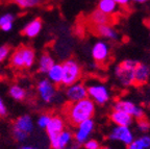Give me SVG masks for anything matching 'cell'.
Here are the masks:
<instances>
[{"mask_svg": "<svg viewBox=\"0 0 150 149\" xmlns=\"http://www.w3.org/2000/svg\"><path fill=\"white\" fill-rule=\"evenodd\" d=\"M96 111V103L89 97L82 100L69 103L65 107V117L72 126L78 125L81 122L89 120L94 117Z\"/></svg>", "mask_w": 150, "mask_h": 149, "instance_id": "1", "label": "cell"}, {"mask_svg": "<svg viewBox=\"0 0 150 149\" xmlns=\"http://www.w3.org/2000/svg\"><path fill=\"white\" fill-rule=\"evenodd\" d=\"M35 62V51L28 46L19 47L9 55V63L15 69H30Z\"/></svg>", "mask_w": 150, "mask_h": 149, "instance_id": "2", "label": "cell"}, {"mask_svg": "<svg viewBox=\"0 0 150 149\" xmlns=\"http://www.w3.org/2000/svg\"><path fill=\"white\" fill-rule=\"evenodd\" d=\"M35 131V122L30 115L24 114L15 120L12 126V136L18 143H24Z\"/></svg>", "mask_w": 150, "mask_h": 149, "instance_id": "3", "label": "cell"}, {"mask_svg": "<svg viewBox=\"0 0 150 149\" xmlns=\"http://www.w3.org/2000/svg\"><path fill=\"white\" fill-rule=\"evenodd\" d=\"M138 62L134 60H124L114 69V76L121 87H130L134 84V70Z\"/></svg>", "mask_w": 150, "mask_h": 149, "instance_id": "4", "label": "cell"}, {"mask_svg": "<svg viewBox=\"0 0 150 149\" xmlns=\"http://www.w3.org/2000/svg\"><path fill=\"white\" fill-rule=\"evenodd\" d=\"M63 80H62V86L68 87L71 84L78 82L81 78L82 70L81 66L79 65L76 60L74 58H69L66 60L63 64Z\"/></svg>", "mask_w": 150, "mask_h": 149, "instance_id": "5", "label": "cell"}, {"mask_svg": "<svg viewBox=\"0 0 150 149\" xmlns=\"http://www.w3.org/2000/svg\"><path fill=\"white\" fill-rule=\"evenodd\" d=\"M88 97L96 103V105H105L110 101V90L100 82H91L87 86Z\"/></svg>", "mask_w": 150, "mask_h": 149, "instance_id": "6", "label": "cell"}, {"mask_svg": "<svg viewBox=\"0 0 150 149\" xmlns=\"http://www.w3.org/2000/svg\"><path fill=\"white\" fill-rule=\"evenodd\" d=\"M37 93L40 100L45 104H52L56 102L59 97V92L54 84H52L49 79L41 78L37 82Z\"/></svg>", "mask_w": 150, "mask_h": 149, "instance_id": "7", "label": "cell"}, {"mask_svg": "<svg viewBox=\"0 0 150 149\" xmlns=\"http://www.w3.org/2000/svg\"><path fill=\"white\" fill-rule=\"evenodd\" d=\"M91 55L93 61L98 65L108 63L110 57V45L105 40H98L92 46Z\"/></svg>", "mask_w": 150, "mask_h": 149, "instance_id": "8", "label": "cell"}, {"mask_svg": "<svg viewBox=\"0 0 150 149\" xmlns=\"http://www.w3.org/2000/svg\"><path fill=\"white\" fill-rule=\"evenodd\" d=\"M94 129H95V122H94L93 118L86 120V121L76 125L74 133H73L74 142L82 146L89 139H91L92 135L94 133Z\"/></svg>", "mask_w": 150, "mask_h": 149, "instance_id": "9", "label": "cell"}, {"mask_svg": "<svg viewBox=\"0 0 150 149\" xmlns=\"http://www.w3.org/2000/svg\"><path fill=\"white\" fill-rule=\"evenodd\" d=\"M108 139L114 142H120L121 144L128 146L136 139L134 131L130 126H117L115 125L108 133Z\"/></svg>", "mask_w": 150, "mask_h": 149, "instance_id": "10", "label": "cell"}, {"mask_svg": "<svg viewBox=\"0 0 150 149\" xmlns=\"http://www.w3.org/2000/svg\"><path fill=\"white\" fill-rule=\"evenodd\" d=\"M112 110L123 111V112L131 115L134 117V119H137V120L143 119L145 117L143 107H141L140 105H138L137 103H134L132 100H129V99H119V100H117L112 105Z\"/></svg>", "mask_w": 150, "mask_h": 149, "instance_id": "11", "label": "cell"}, {"mask_svg": "<svg viewBox=\"0 0 150 149\" xmlns=\"http://www.w3.org/2000/svg\"><path fill=\"white\" fill-rule=\"evenodd\" d=\"M64 96L69 103L82 100L88 97V88L83 82H75L71 86L65 87Z\"/></svg>", "mask_w": 150, "mask_h": 149, "instance_id": "12", "label": "cell"}, {"mask_svg": "<svg viewBox=\"0 0 150 149\" xmlns=\"http://www.w3.org/2000/svg\"><path fill=\"white\" fill-rule=\"evenodd\" d=\"M74 142V135L70 129H64L56 137L49 139L51 149H68L72 143Z\"/></svg>", "mask_w": 150, "mask_h": 149, "instance_id": "13", "label": "cell"}, {"mask_svg": "<svg viewBox=\"0 0 150 149\" xmlns=\"http://www.w3.org/2000/svg\"><path fill=\"white\" fill-rule=\"evenodd\" d=\"M66 128V120L59 115H54L51 117L49 124L46 127V133L48 136V139L56 137V136L61 133L62 131Z\"/></svg>", "mask_w": 150, "mask_h": 149, "instance_id": "14", "label": "cell"}, {"mask_svg": "<svg viewBox=\"0 0 150 149\" xmlns=\"http://www.w3.org/2000/svg\"><path fill=\"white\" fill-rule=\"evenodd\" d=\"M110 119L114 125L117 126H131L134 123V117L123 111L112 110L110 114Z\"/></svg>", "mask_w": 150, "mask_h": 149, "instance_id": "15", "label": "cell"}, {"mask_svg": "<svg viewBox=\"0 0 150 149\" xmlns=\"http://www.w3.org/2000/svg\"><path fill=\"white\" fill-rule=\"evenodd\" d=\"M94 31L96 33L97 35H99L105 41H118L119 40V33L110 24L94 26Z\"/></svg>", "mask_w": 150, "mask_h": 149, "instance_id": "16", "label": "cell"}, {"mask_svg": "<svg viewBox=\"0 0 150 149\" xmlns=\"http://www.w3.org/2000/svg\"><path fill=\"white\" fill-rule=\"evenodd\" d=\"M43 28V23L42 20L39 18H35L31 21H29L25 26L23 27V35L28 39H33V38L38 37L40 35V33L42 31Z\"/></svg>", "mask_w": 150, "mask_h": 149, "instance_id": "17", "label": "cell"}, {"mask_svg": "<svg viewBox=\"0 0 150 149\" xmlns=\"http://www.w3.org/2000/svg\"><path fill=\"white\" fill-rule=\"evenodd\" d=\"M150 77V67L145 63L137 64L136 70H134V84H143L148 82Z\"/></svg>", "mask_w": 150, "mask_h": 149, "instance_id": "18", "label": "cell"}, {"mask_svg": "<svg viewBox=\"0 0 150 149\" xmlns=\"http://www.w3.org/2000/svg\"><path fill=\"white\" fill-rule=\"evenodd\" d=\"M54 58L52 57V55H50L49 53H43L39 56V58H37V68L39 73H42V74H46L48 72L50 68L53 66Z\"/></svg>", "mask_w": 150, "mask_h": 149, "instance_id": "19", "label": "cell"}, {"mask_svg": "<svg viewBox=\"0 0 150 149\" xmlns=\"http://www.w3.org/2000/svg\"><path fill=\"white\" fill-rule=\"evenodd\" d=\"M89 21L93 26L103 25V24H110L112 22V16L104 14L103 12L99 11L98 9L92 12L89 16Z\"/></svg>", "mask_w": 150, "mask_h": 149, "instance_id": "20", "label": "cell"}, {"mask_svg": "<svg viewBox=\"0 0 150 149\" xmlns=\"http://www.w3.org/2000/svg\"><path fill=\"white\" fill-rule=\"evenodd\" d=\"M46 75L47 78L55 86L62 84V80H63V66L62 64L54 63L53 66L46 73Z\"/></svg>", "mask_w": 150, "mask_h": 149, "instance_id": "21", "label": "cell"}, {"mask_svg": "<svg viewBox=\"0 0 150 149\" xmlns=\"http://www.w3.org/2000/svg\"><path fill=\"white\" fill-rule=\"evenodd\" d=\"M8 95L15 101L20 102V101H23L27 97V91L20 84H14L8 88Z\"/></svg>", "mask_w": 150, "mask_h": 149, "instance_id": "22", "label": "cell"}, {"mask_svg": "<svg viewBox=\"0 0 150 149\" xmlns=\"http://www.w3.org/2000/svg\"><path fill=\"white\" fill-rule=\"evenodd\" d=\"M118 6L119 5L114 0H99L97 9L103 12L104 14L112 16L118 12Z\"/></svg>", "mask_w": 150, "mask_h": 149, "instance_id": "23", "label": "cell"}, {"mask_svg": "<svg viewBox=\"0 0 150 149\" xmlns=\"http://www.w3.org/2000/svg\"><path fill=\"white\" fill-rule=\"evenodd\" d=\"M126 149H150V136L143 135L137 138Z\"/></svg>", "mask_w": 150, "mask_h": 149, "instance_id": "24", "label": "cell"}, {"mask_svg": "<svg viewBox=\"0 0 150 149\" xmlns=\"http://www.w3.org/2000/svg\"><path fill=\"white\" fill-rule=\"evenodd\" d=\"M15 17L11 13H6L0 16V29L4 33H8L14 27Z\"/></svg>", "mask_w": 150, "mask_h": 149, "instance_id": "25", "label": "cell"}, {"mask_svg": "<svg viewBox=\"0 0 150 149\" xmlns=\"http://www.w3.org/2000/svg\"><path fill=\"white\" fill-rule=\"evenodd\" d=\"M51 117L52 115L48 114V113H43V114H41L40 116L37 118V126L40 129H46V127L48 126V124H49L50 120H51Z\"/></svg>", "mask_w": 150, "mask_h": 149, "instance_id": "26", "label": "cell"}, {"mask_svg": "<svg viewBox=\"0 0 150 149\" xmlns=\"http://www.w3.org/2000/svg\"><path fill=\"white\" fill-rule=\"evenodd\" d=\"M21 9H31L41 3V0H13Z\"/></svg>", "mask_w": 150, "mask_h": 149, "instance_id": "27", "label": "cell"}, {"mask_svg": "<svg viewBox=\"0 0 150 149\" xmlns=\"http://www.w3.org/2000/svg\"><path fill=\"white\" fill-rule=\"evenodd\" d=\"M137 129L141 133H147L150 131V123L146 119H140V120H138V123H137Z\"/></svg>", "mask_w": 150, "mask_h": 149, "instance_id": "28", "label": "cell"}, {"mask_svg": "<svg viewBox=\"0 0 150 149\" xmlns=\"http://www.w3.org/2000/svg\"><path fill=\"white\" fill-rule=\"evenodd\" d=\"M11 55V49L6 45L0 46V65L6 61L8 56Z\"/></svg>", "mask_w": 150, "mask_h": 149, "instance_id": "29", "label": "cell"}, {"mask_svg": "<svg viewBox=\"0 0 150 149\" xmlns=\"http://www.w3.org/2000/svg\"><path fill=\"white\" fill-rule=\"evenodd\" d=\"M82 146H83L84 149H100L101 148L100 142H99L98 140H95V139H93V138L89 139V140L84 143Z\"/></svg>", "mask_w": 150, "mask_h": 149, "instance_id": "30", "label": "cell"}, {"mask_svg": "<svg viewBox=\"0 0 150 149\" xmlns=\"http://www.w3.org/2000/svg\"><path fill=\"white\" fill-rule=\"evenodd\" d=\"M7 115V107L5 104L4 100L2 99V97L0 96V117H4Z\"/></svg>", "mask_w": 150, "mask_h": 149, "instance_id": "31", "label": "cell"}, {"mask_svg": "<svg viewBox=\"0 0 150 149\" xmlns=\"http://www.w3.org/2000/svg\"><path fill=\"white\" fill-rule=\"evenodd\" d=\"M114 1H115L119 6H122V7L128 6L129 3L131 2V0H114Z\"/></svg>", "mask_w": 150, "mask_h": 149, "instance_id": "32", "label": "cell"}, {"mask_svg": "<svg viewBox=\"0 0 150 149\" xmlns=\"http://www.w3.org/2000/svg\"><path fill=\"white\" fill-rule=\"evenodd\" d=\"M17 149H38L35 146L33 145H28V144H22L18 147Z\"/></svg>", "mask_w": 150, "mask_h": 149, "instance_id": "33", "label": "cell"}, {"mask_svg": "<svg viewBox=\"0 0 150 149\" xmlns=\"http://www.w3.org/2000/svg\"><path fill=\"white\" fill-rule=\"evenodd\" d=\"M148 0H131V2H134V3H138V4H142V3H145L147 2Z\"/></svg>", "mask_w": 150, "mask_h": 149, "instance_id": "34", "label": "cell"}, {"mask_svg": "<svg viewBox=\"0 0 150 149\" xmlns=\"http://www.w3.org/2000/svg\"><path fill=\"white\" fill-rule=\"evenodd\" d=\"M102 149H112V147H110V146H105V147H103Z\"/></svg>", "mask_w": 150, "mask_h": 149, "instance_id": "35", "label": "cell"}, {"mask_svg": "<svg viewBox=\"0 0 150 149\" xmlns=\"http://www.w3.org/2000/svg\"><path fill=\"white\" fill-rule=\"evenodd\" d=\"M147 25H148V27L150 28V20H148V21H147Z\"/></svg>", "mask_w": 150, "mask_h": 149, "instance_id": "36", "label": "cell"}, {"mask_svg": "<svg viewBox=\"0 0 150 149\" xmlns=\"http://www.w3.org/2000/svg\"><path fill=\"white\" fill-rule=\"evenodd\" d=\"M149 35H150V33H149Z\"/></svg>", "mask_w": 150, "mask_h": 149, "instance_id": "37", "label": "cell"}, {"mask_svg": "<svg viewBox=\"0 0 150 149\" xmlns=\"http://www.w3.org/2000/svg\"><path fill=\"white\" fill-rule=\"evenodd\" d=\"M100 149H102V148H100Z\"/></svg>", "mask_w": 150, "mask_h": 149, "instance_id": "38", "label": "cell"}, {"mask_svg": "<svg viewBox=\"0 0 150 149\" xmlns=\"http://www.w3.org/2000/svg\"><path fill=\"white\" fill-rule=\"evenodd\" d=\"M5 1H6V0H5Z\"/></svg>", "mask_w": 150, "mask_h": 149, "instance_id": "39", "label": "cell"}]
</instances>
